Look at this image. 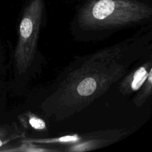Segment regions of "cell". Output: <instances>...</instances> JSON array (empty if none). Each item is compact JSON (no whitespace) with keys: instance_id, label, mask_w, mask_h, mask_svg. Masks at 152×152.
<instances>
[{"instance_id":"3957f363","label":"cell","mask_w":152,"mask_h":152,"mask_svg":"<svg viewBox=\"0 0 152 152\" xmlns=\"http://www.w3.org/2000/svg\"><path fill=\"white\" fill-rule=\"evenodd\" d=\"M40 5L33 1L26 8L19 27L14 59L19 74L25 72L33 60L40 24Z\"/></svg>"},{"instance_id":"277c9868","label":"cell","mask_w":152,"mask_h":152,"mask_svg":"<svg viewBox=\"0 0 152 152\" xmlns=\"http://www.w3.org/2000/svg\"><path fill=\"white\" fill-rule=\"evenodd\" d=\"M148 73L144 67L140 68L136 72H135L132 76L125 80L123 85L124 90L126 91H134L138 89L143 81L147 77Z\"/></svg>"},{"instance_id":"5b68a950","label":"cell","mask_w":152,"mask_h":152,"mask_svg":"<svg viewBox=\"0 0 152 152\" xmlns=\"http://www.w3.org/2000/svg\"><path fill=\"white\" fill-rule=\"evenodd\" d=\"M29 123L33 128L37 129H43L46 128L45 122L40 118L37 117L30 118Z\"/></svg>"},{"instance_id":"6da1fadb","label":"cell","mask_w":152,"mask_h":152,"mask_svg":"<svg viewBox=\"0 0 152 152\" xmlns=\"http://www.w3.org/2000/svg\"><path fill=\"white\" fill-rule=\"evenodd\" d=\"M150 8L130 0H99L87 6L79 17L86 28H107L125 26L148 17Z\"/></svg>"},{"instance_id":"8992f818","label":"cell","mask_w":152,"mask_h":152,"mask_svg":"<svg viewBox=\"0 0 152 152\" xmlns=\"http://www.w3.org/2000/svg\"><path fill=\"white\" fill-rule=\"evenodd\" d=\"M2 140H1V138H0V147L2 145Z\"/></svg>"},{"instance_id":"7a4b0ae2","label":"cell","mask_w":152,"mask_h":152,"mask_svg":"<svg viewBox=\"0 0 152 152\" xmlns=\"http://www.w3.org/2000/svg\"><path fill=\"white\" fill-rule=\"evenodd\" d=\"M93 71V67L87 66L83 67L78 72L77 77L72 76L70 83L65 90L67 100L71 99L75 103H81L95 97L100 92H103L113 83L119 77L123 72V66L119 65L110 66L107 69Z\"/></svg>"}]
</instances>
